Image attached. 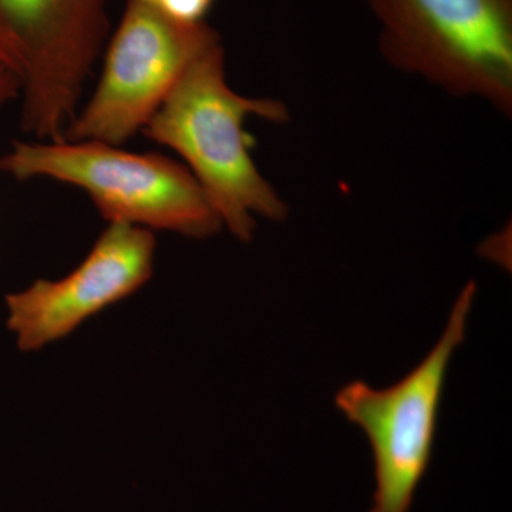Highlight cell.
<instances>
[{"mask_svg":"<svg viewBox=\"0 0 512 512\" xmlns=\"http://www.w3.org/2000/svg\"><path fill=\"white\" fill-rule=\"evenodd\" d=\"M220 42L207 22H178L154 3L128 0L96 93L64 141L120 146L146 126L192 60Z\"/></svg>","mask_w":512,"mask_h":512,"instance_id":"obj_6","label":"cell"},{"mask_svg":"<svg viewBox=\"0 0 512 512\" xmlns=\"http://www.w3.org/2000/svg\"><path fill=\"white\" fill-rule=\"evenodd\" d=\"M214 0H157L156 5L171 19L183 23L205 22Z\"/></svg>","mask_w":512,"mask_h":512,"instance_id":"obj_8","label":"cell"},{"mask_svg":"<svg viewBox=\"0 0 512 512\" xmlns=\"http://www.w3.org/2000/svg\"><path fill=\"white\" fill-rule=\"evenodd\" d=\"M394 69L512 114V0H367Z\"/></svg>","mask_w":512,"mask_h":512,"instance_id":"obj_2","label":"cell"},{"mask_svg":"<svg viewBox=\"0 0 512 512\" xmlns=\"http://www.w3.org/2000/svg\"><path fill=\"white\" fill-rule=\"evenodd\" d=\"M156 238L147 228L110 222L82 264L5 298L6 326L22 352L66 338L83 322L137 292L153 276Z\"/></svg>","mask_w":512,"mask_h":512,"instance_id":"obj_7","label":"cell"},{"mask_svg":"<svg viewBox=\"0 0 512 512\" xmlns=\"http://www.w3.org/2000/svg\"><path fill=\"white\" fill-rule=\"evenodd\" d=\"M0 171L18 181L47 177L76 185L110 222L197 239L212 237L222 227L191 171L161 154L127 153L97 141H16L0 158Z\"/></svg>","mask_w":512,"mask_h":512,"instance_id":"obj_3","label":"cell"},{"mask_svg":"<svg viewBox=\"0 0 512 512\" xmlns=\"http://www.w3.org/2000/svg\"><path fill=\"white\" fill-rule=\"evenodd\" d=\"M476 295V281L468 282L441 338L402 380L386 389L355 380L336 394V407L365 431L372 447L376 476L372 512H409L412 508L433 457L448 367L466 339Z\"/></svg>","mask_w":512,"mask_h":512,"instance_id":"obj_4","label":"cell"},{"mask_svg":"<svg viewBox=\"0 0 512 512\" xmlns=\"http://www.w3.org/2000/svg\"><path fill=\"white\" fill-rule=\"evenodd\" d=\"M107 0H0V62L19 77L26 133L63 143L107 33Z\"/></svg>","mask_w":512,"mask_h":512,"instance_id":"obj_5","label":"cell"},{"mask_svg":"<svg viewBox=\"0 0 512 512\" xmlns=\"http://www.w3.org/2000/svg\"><path fill=\"white\" fill-rule=\"evenodd\" d=\"M252 116L282 124L291 114L282 101L241 96L228 86L220 42L192 60L144 126L150 140L187 161L222 225L242 242L254 237L255 215L282 221L289 214L252 160L244 128Z\"/></svg>","mask_w":512,"mask_h":512,"instance_id":"obj_1","label":"cell"},{"mask_svg":"<svg viewBox=\"0 0 512 512\" xmlns=\"http://www.w3.org/2000/svg\"><path fill=\"white\" fill-rule=\"evenodd\" d=\"M20 89H22V84H20L19 77L6 64L0 62V109L10 100L16 99L20 94Z\"/></svg>","mask_w":512,"mask_h":512,"instance_id":"obj_9","label":"cell"},{"mask_svg":"<svg viewBox=\"0 0 512 512\" xmlns=\"http://www.w3.org/2000/svg\"><path fill=\"white\" fill-rule=\"evenodd\" d=\"M143 2L154 3V5H156L157 0H143Z\"/></svg>","mask_w":512,"mask_h":512,"instance_id":"obj_10","label":"cell"}]
</instances>
